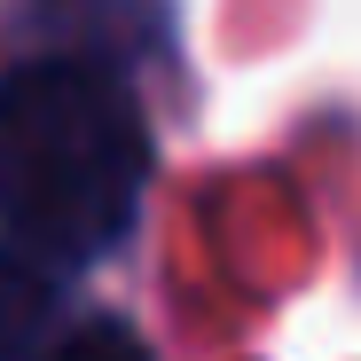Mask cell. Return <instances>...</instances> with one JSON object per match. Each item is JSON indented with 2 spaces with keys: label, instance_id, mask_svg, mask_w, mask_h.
I'll return each mask as SVG.
<instances>
[{
  "label": "cell",
  "instance_id": "obj_2",
  "mask_svg": "<svg viewBox=\"0 0 361 361\" xmlns=\"http://www.w3.org/2000/svg\"><path fill=\"white\" fill-rule=\"evenodd\" d=\"M39 361H157L149 345H142V330L126 322V314H87V322H63L47 345H39Z\"/></svg>",
  "mask_w": 361,
  "mask_h": 361
},
{
  "label": "cell",
  "instance_id": "obj_1",
  "mask_svg": "<svg viewBox=\"0 0 361 361\" xmlns=\"http://www.w3.org/2000/svg\"><path fill=\"white\" fill-rule=\"evenodd\" d=\"M149 118L102 55L55 47L0 71V361H39L71 283L134 228Z\"/></svg>",
  "mask_w": 361,
  "mask_h": 361
}]
</instances>
